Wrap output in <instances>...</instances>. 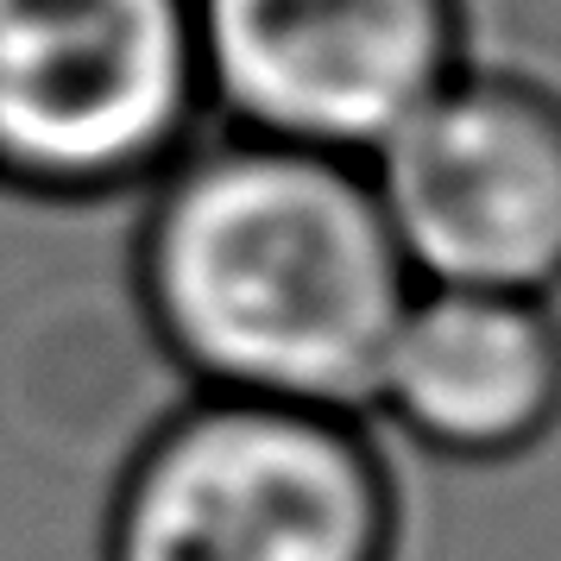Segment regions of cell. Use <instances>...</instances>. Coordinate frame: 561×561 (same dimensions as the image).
<instances>
[{
  "label": "cell",
  "mask_w": 561,
  "mask_h": 561,
  "mask_svg": "<svg viewBox=\"0 0 561 561\" xmlns=\"http://www.w3.org/2000/svg\"><path fill=\"white\" fill-rule=\"evenodd\" d=\"M127 284L183 391L359 423L416 290L366 164L215 127L133 203Z\"/></svg>",
  "instance_id": "1"
},
{
  "label": "cell",
  "mask_w": 561,
  "mask_h": 561,
  "mask_svg": "<svg viewBox=\"0 0 561 561\" xmlns=\"http://www.w3.org/2000/svg\"><path fill=\"white\" fill-rule=\"evenodd\" d=\"M373 423L183 391L114 467L95 561H391Z\"/></svg>",
  "instance_id": "2"
},
{
  "label": "cell",
  "mask_w": 561,
  "mask_h": 561,
  "mask_svg": "<svg viewBox=\"0 0 561 561\" xmlns=\"http://www.w3.org/2000/svg\"><path fill=\"white\" fill-rule=\"evenodd\" d=\"M203 133L190 0H0V190L133 208Z\"/></svg>",
  "instance_id": "3"
},
{
  "label": "cell",
  "mask_w": 561,
  "mask_h": 561,
  "mask_svg": "<svg viewBox=\"0 0 561 561\" xmlns=\"http://www.w3.org/2000/svg\"><path fill=\"white\" fill-rule=\"evenodd\" d=\"M215 133L366 164L467 64L460 0H190Z\"/></svg>",
  "instance_id": "4"
},
{
  "label": "cell",
  "mask_w": 561,
  "mask_h": 561,
  "mask_svg": "<svg viewBox=\"0 0 561 561\" xmlns=\"http://www.w3.org/2000/svg\"><path fill=\"white\" fill-rule=\"evenodd\" d=\"M366 178L416 284L561 290V95L542 82L460 64Z\"/></svg>",
  "instance_id": "5"
},
{
  "label": "cell",
  "mask_w": 561,
  "mask_h": 561,
  "mask_svg": "<svg viewBox=\"0 0 561 561\" xmlns=\"http://www.w3.org/2000/svg\"><path fill=\"white\" fill-rule=\"evenodd\" d=\"M366 423L455 467L530 455L561 423L556 297L416 284L385 334Z\"/></svg>",
  "instance_id": "6"
},
{
  "label": "cell",
  "mask_w": 561,
  "mask_h": 561,
  "mask_svg": "<svg viewBox=\"0 0 561 561\" xmlns=\"http://www.w3.org/2000/svg\"><path fill=\"white\" fill-rule=\"evenodd\" d=\"M0 196H7V190H0Z\"/></svg>",
  "instance_id": "7"
}]
</instances>
